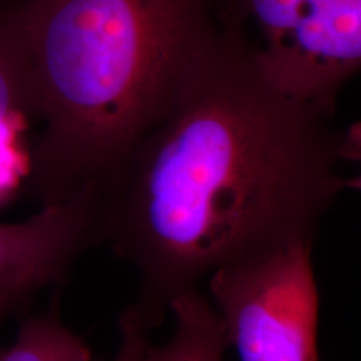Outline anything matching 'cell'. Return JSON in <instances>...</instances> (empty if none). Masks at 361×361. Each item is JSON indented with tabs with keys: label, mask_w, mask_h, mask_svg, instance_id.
Returning a JSON list of instances; mask_svg holds the SVG:
<instances>
[{
	"label": "cell",
	"mask_w": 361,
	"mask_h": 361,
	"mask_svg": "<svg viewBox=\"0 0 361 361\" xmlns=\"http://www.w3.org/2000/svg\"><path fill=\"white\" fill-rule=\"evenodd\" d=\"M274 89L250 44L218 30L180 78L159 123L101 188L99 243L137 276L133 306L151 328L219 266L296 236L358 179V129Z\"/></svg>",
	"instance_id": "cell-1"
},
{
	"label": "cell",
	"mask_w": 361,
	"mask_h": 361,
	"mask_svg": "<svg viewBox=\"0 0 361 361\" xmlns=\"http://www.w3.org/2000/svg\"><path fill=\"white\" fill-rule=\"evenodd\" d=\"M44 128L27 191L42 206L97 189L159 123L218 30L216 0H16Z\"/></svg>",
	"instance_id": "cell-2"
},
{
	"label": "cell",
	"mask_w": 361,
	"mask_h": 361,
	"mask_svg": "<svg viewBox=\"0 0 361 361\" xmlns=\"http://www.w3.org/2000/svg\"><path fill=\"white\" fill-rule=\"evenodd\" d=\"M216 17L245 37L274 89L336 114L361 67V0H216Z\"/></svg>",
	"instance_id": "cell-3"
},
{
	"label": "cell",
	"mask_w": 361,
	"mask_h": 361,
	"mask_svg": "<svg viewBox=\"0 0 361 361\" xmlns=\"http://www.w3.org/2000/svg\"><path fill=\"white\" fill-rule=\"evenodd\" d=\"M314 238L296 236L207 276L211 305L239 361H318Z\"/></svg>",
	"instance_id": "cell-4"
},
{
	"label": "cell",
	"mask_w": 361,
	"mask_h": 361,
	"mask_svg": "<svg viewBox=\"0 0 361 361\" xmlns=\"http://www.w3.org/2000/svg\"><path fill=\"white\" fill-rule=\"evenodd\" d=\"M97 219V191L85 189L20 223L0 224V293L29 298L61 283L75 259L99 245Z\"/></svg>",
	"instance_id": "cell-5"
},
{
	"label": "cell",
	"mask_w": 361,
	"mask_h": 361,
	"mask_svg": "<svg viewBox=\"0 0 361 361\" xmlns=\"http://www.w3.org/2000/svg\"><path fill=\"white\" fill-rule=\"evenodd\" d=\"M32 119L37 107L16 0H6L0 4V202L25 183L29 151L22 133Z\"/></svg>",
	"instance_id": "cell-6"
},
{
	"label": "cell",
	"mask_w": 361,
	"mask_h": 361,
	"mask_svg": "<svg viewBox=\"0 0 361 361\" xmlns=\"http://www.w3.org/2000/svg\"><path fill=\"white\" fill-rule=\"evenodd\" d=\"M174 333L162 346L151 345L146 361H223L229 348L213 305L200 290L171 301Z\"/></svg>",
	"instance_id": "cell-7"
},
{
	"label": "cell",
	"mask_w": 361,
	"mask_h": 361,
	"mask_svg": "<svg viewBox=\"0 0 361 361\" xmlns=\"http://www.w3.org/2000/svg\"><path fill=\"white\" fill-rule=\"evenodd\" d=\"M0 361H92L89 346L62 323L56 306L25 319Z\"/></svg>",
	"instance_id": "cell-8"
},
{
	"label": "cell",
	"mask_w": 361,
	"mask_h": 361,
	"mask_svg": "<svg viewBox=\"0 0 361 361\" xmlns=\"http://www.w3.org/2000/svg\"><path fill=\"white\" fill-rule=\"evenodd\" d=\"M117 328H119L121 345L112 361H146L152 345L149 338L152 328L133 305L119 316Z\"/></svg>",
	"instance_id": "cell-9"
},
{
	"label": "cell",
	"mask_w": 361,
	"mask_h": 361,
	"mask_svg": "<svg viewBox=\"0 0 361 361\" xmlns=\"http://www.w3.org/2000/svg\"><path fill=\"white\" fill-rule=\"evenodd\" d=\"M24 300H27V298L19 295H11V293H0V323H2L12 311L19 308V305Z\"/></svg>",
	"instance_id": "cell-10"
},
{
	"label": "cell",
	"mask_w": 361,
	"mask_h": 361,
	"mask_svg": "<svg viewBox=\"0 0 361 361\" xmlns=\"http://www.w3.org/2000/svg\"><path fill=\"white\" fill-rule=\"evenodd\" d=\"M2 2H6V0H0V4H2Z\"/></svg>",
	"instance_id": "cell-11"
}]
</instances>
